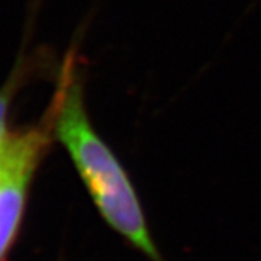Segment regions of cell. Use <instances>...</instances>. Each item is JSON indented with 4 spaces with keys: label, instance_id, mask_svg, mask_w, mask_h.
Returning <instances> with one entry per match:
<instances>
[{
    "label": "cell",
    "instance_id": "3",
    "mask_svg": "<svg viewBox=\"0 0 261 261\" xmlns=\"http://www.w3.org/2000/svg\"><path fill=\"white\" fill-rule=\"evenodd\" d=\"M27 73H28L27 63L20 61V64L16 65L13 73L10 74L9 80L0 89V151L6 147L13 134V130H10L8 126V115L12 106V100L19 90V86L27 79Z\"/></svg>",
    "mask_w": 261,
    "mask_h": 261
},
{
    "label": "cell",
    "instance_id": "2",
    "mask_svg": "<svg viewBox=\"0 0 261 261\" xmlns=\"http://www.w3.org/2000/svg\"><path fill=\"white\" fill-rule=\"evenodd\" d=\"M53 138L54 112L51 105L38 125L23 130H13L0 178V261L6 257L18 233L29 186Z\"/></svg>",
    "mask_w": 261,
    "mask_h": 261
},
{
    "label": "cell",
    "instance_id": "1",
    "mask_svg": "<svg viewBox=\"0 0 261 261\" xmlns=\"http://www.w3.org/2000/svg\"><path fill=\"white\" fill-rule=\"evenodd\" d=\"M51 108L54 137L70 155L103 221L148 260L166 261L128 171L90 122L74 53L61 64Z\"/></svg>",
    "mask_w": 261,
    "mask_h": 261
},
{
    "label": "cell",
    "instance_id": "4",
    "mask_svg": "<svg viewBox=\"0 0 261 261\" xmlns=\"http://www.w3.org/2000/svg\"><path fill=\"white\" fill-rule=\"evenodd\" d=\"M13 135V134H12ZM12 138V137H10ZM10 141V140H9ZM9 144V142H8ZM8 144H6V147L0 151V178H2V174H3V170H5V157H6V148H8Z\"/></svg>",
    "mask_w": 261,
    "mask_h": 261
}]
</instances>
